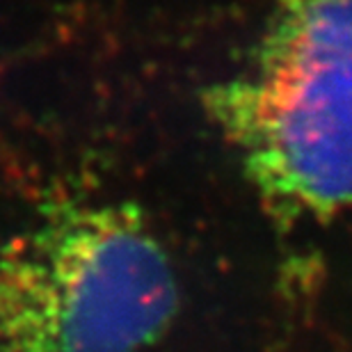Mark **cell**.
<instances>
[{"instance_id":"obj_1","label":"cell","mask_w":352,"mask_h":352,"mask_svg":"<svg viewBox=\"0 0 352 352\" xmlns=\"http://www.w3.org/2000/svg\"><path fill=\"white\" fill-rule=\"evenodd\" d=\"M206 103L274 220L352 206V0H279L250 65Z\"/></svg>"},{"instance_id":"obj_2","label":"cell","mask_w":352,"mask_h":352,"mask_svg":"<svg viewBox=\"0 0 352 352\" xmlns=\"http://www.w3.org/2000/svg\"><path fill=\"white\" fill-rule=\"evenodd\" d=\"M176 309L172 261L133 204L62 199L0 250V352H146Z\"/></svg>"}]
</instances>
